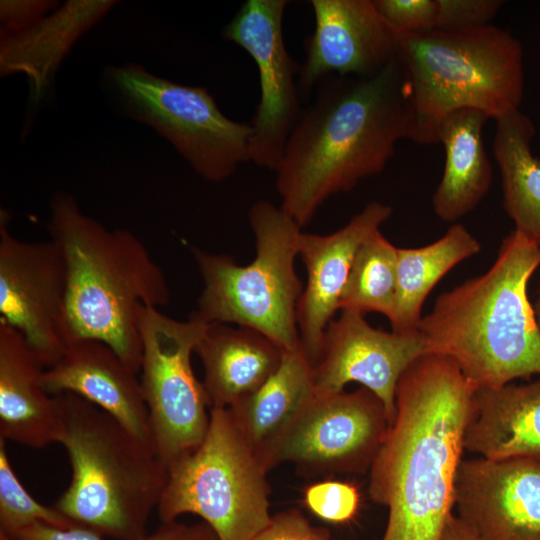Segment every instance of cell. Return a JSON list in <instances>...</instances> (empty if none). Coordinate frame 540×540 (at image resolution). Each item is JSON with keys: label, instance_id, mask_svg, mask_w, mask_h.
Returning <instances> with one entry per match:
<instances>
[{"label": "cell", "instance_id": "obj_1", "mask_svg": "<svg viewBox=\"0 0 540 540\" xmlns=\"http://www.w3.org/2000/svg\"><path fill=\"white\" fill-rule=\"evenodd\" d=\"M477 388L437 353L418 357L401 375L394 421L369 470V497L388 508L382 540L441 539Z\"/></svg>", "mask_w": 540, "mask_h": 540}, {"label": "cell", "instance_id": "obj_2", "mask_svg": "<svg viewBox=\"0 0 540 540\" xmlns=\"http://www.w3.org/2000/svg\"><path fill=\"white\" fill-rule=\"evenodd\" d=\"M410 113L401 65L395 58L370 76H330L301 111L276 166L281 209L301 227L331 196L381 173Z\"/></svg>", "mask_w": 540, "mask_h": 540}, {"label": "cell", "instance_id": "obj_3", "mask_svg": "<svg viewBox=\"0 0 540 540\" xmlns=\"http://www.w3.org/2000/svg\"><path fill=\"white\" fill-rule=\"evenodd\" d=\"M47 229L66 268L65 345L103 342L139 374L140 311L170 301L163 270L131 231L106 228L84 214L68 193L53 195Z\"/></svg>", "mask_w": 540, "mask_h": 540}, {"label": "cell", "instance_id": "obj_4", "mask_svg": "<svg viewBox=\"0 0 540 540\" xmlns=\"http://www.w3.org/2000/svg\"><path fill=\"white\" fill-rule=\"evenodd\" d=\"M540 246L515 229L487 272L439 295L418 331L430 352L450 357L481 388L540 375V327L528 282Z\"/></svg>", "mask_w": 540, "mask_h": 540}, {"label": "cell", "instance_id": "obj_5", "mask_svg": "<svg viewBox=\"0 0 540 540\" xmlns=\"http://www.w3.org/2000/svg\"><path fill=\"white\" fill-rule=\"evenodd\" d=\"M59 443L72 478L55 508L77 526L119 540H142L163 494L168 469L155 450L108 413L73 393L56 395Z\"/></svg>", "mask_w": 540, "mask_h": 540}, {"label": "cell", "instance_id": "obj_6", "mask_svg": "<svg viewBox=\"0 0 540 540\" xmlns=\"http://www.w3.org/2000/svg\"><path fill=\"white\" fill-rule=\"evenodd\" d=\"M396 57L408 94V139L438 143L441 121L472 108L496 120L519 109L523 97V49L500 27L397 35Z\"/></svg>", "mask_w": 540, "mask_h": 540}, {"label": "cell", "instance_id": "obj_7", "mask_svg": "<svg viewBox=\"0 0 540 540\" xmlns=\"http://www.w3.org/2000/svg\"><path fill=\"white\" fill-rule=\"evenodd\" d=\"M256 255L240 265L225 254L192 247L203 282L191 316L209 324L251 328L283 351L300 346L297 307L303 291L296 273L301 226L281 207L266 200L249 210Z\"/></svg>", "mask_w": 540, "mask_h": 540}, {"label": "cell", "instance_id": "obj_8", "mask_svg": "<svg viewBox=\"0 0 540 540\" xmlns=\"http://www.w3.org/2000/svg\"><path fill=\"white\" fill-rule=\"evenodd\" d=\"M267 474L228 408H211L201 444L168 468L159 518L194 514L220 540H250L272 518Z\"/></svg>", "mask_w": 540, "mask_h": 540}, {"label": "cell", "instance_id": "obj_9", "mask_svg": "<svg viewBox=\"0 0 540 540\" xmlns=\"http://www.w3.org/2000/svg\"><path fill=\"white\" fill-rule=\"evenodd\" d=\"M106 78L126 113L169 141L203 179L222 182L250 161V123L228 118L205 88L134 63L109 67Z\"/></svg>", "mask_w": 540, "mask_h": 540}, {"label": "cell", "instance_id": "obj_10", "mask_svg": "<svg viewBox=\"0 0 540 540\" xmlns=\"http://www.w3.org/2000/svg\"><path fill=\"white\" fill-rule=\"evenodd\" d=\"M206 327L191 315L180 321L159 308L143 306L140 311V383L155 452L167 469L195 450L208 430V398L191 363Z\"/></svg>", "mask_w": 540, "mask_h": 540}, {"label": "cell", "instance_id": "obj_11", "mask_svg": "<svg viewBox=\"0 0 540 540\" xmlns=\"http://www.w3.org/2000/svg\"><path fill=\"white\" fill-rule=\"evenodd\" d=\"M390 425L383 402L365 387L315 393L280 441L272 468L290 463L310 477L365 473Z\"/></svg>", "mask_w": 540, "mask_h": 540}, {"label": "cell", "instance_id": "obj_12", "mask_svg": "<svg viewBox=\"0 0 540 540\" xmlns=\"http://www.w3.org/2000/svg\"><path fill=\"white\" fill-rule=\"evenodd\" d=\"M287 0H247L222 37L242 47L259 72L260 100L250 122V161L275 170L302 111L299 68L283 38Z\"/></svg>", "mask_w": 540, "mask_h": 540}, {"label": "cell", "instance_id": "obj_13", "mask_svg": "<svg viewBox=\"0 0 540 540\" xmlns=\"http://www.w3.org/2000/svg\"><path fill=\"white\" fill-rule=\"evenodd\" d=\"M0 211V321L18 331L46 368L63 354L66 268L52 241L28 242L9 230Z\"/></svg>", "mask_w": 540, "mask_h": 540}, {"label": "cell", "instance_id": "obj_14", "mask_svg": "<svg viewBox=\"0 0 540 540\" xmlns=\"http://www.w3.org/2000/svg\"><path fill=\"white\" fill-rule=\"evenodd\" d=\"M363 315L341 310L327 326L312 364L314 391L335 394L351 382L360 383L383 402L392 424L401 375L418 357L431 352L419 331L403 334L376 329Z\"/></svg>", "mask_w": 540, "mask_h": 540}, {"label": "cell", "instance_id": "obj_15", "mask_svg": "<svg viewBox=\"0 0 540 540\" xmlns=\"http://www.w3.org/2000/svg\"><path fill=\"white\" fill-rule=\"evenodd\" d=\"M454 507L481 540H540V458L462 459Z\"/></svg>", "mask_w": 540, "mask_h": 540}, {"label": "cell", "instance_id": "obj_16", "mask_svg": "<svg viewBox=\"0 0 540 540\" xmlns=\"http://www.w3.org/2000/svg\"><path fill=\"white\" fill-rule=\"evenodd\" d=\"M314 32L305 41L298 86L308 95L330 76H370L396 56L397 35L373 0H311Z\"/></svg>", "mask_w": 540, "mask_h": 540}, {"label": "cell", "instance_id": "obj_17", "mask_svg": "<svg viewBox=\"0 0 540 540\" xmlns=\"http://www.w3.org/2000/svg\"><path fill=\"white\" fill-rule=\"evenodd\" d=\"M392 213L391 206L372 201L330 234H300L298 256L305 266L306 284L297 307V326L300 345L311 364L319 355L327 326L339 310L357 249L380 230Z\"/></svg>", "mask_w": 540, "mask_h": 540}, {"label": "cell", "instance_id": "obj_18", "mask_svg": "<svg viewBox=\"0 0 540 540\" xmlns=\"http://www.w3.org/2000/svg\"><path fill=\"white\" fill-rule=\"evenodd\" d=\"M137 375L105 343L80 340L66 345L61 357L45 369L42 383L51 395L69 392L96 405L155 450L149 411Z\"/></svg>", "mask_w": 540, "mask_h": 540}, {"label": "cell", "instance_id": "obj_19", "mask_svg": "<svg viewBox=\"0 0 540 540\" xmlns=\"http://www.w3.org/2000/svg\"><path fill=\"white\" fill-rule=\"evenodd\" d=\"M45 369L24 337L0 321V438L34 449L59 443L62 411L43 386Z\"/></svg>", "mask_w": 540, "mask_h": 540}, {"label": "cell", "instance_id": "obj_20", "mask_svg": "<svg viewBox=\"0 0 540 540\" xmlns=\"http://www.w3.org/2000/svg\"><path fill=\"white\" fill-rule=\"evenodd\" d=\"M115 0H68L34 25L0 36V75L22 74L37 103L76 42L115 5Z\"/></svg>", "mask_w": 540, "mask_h": 540}, {"label": "cell", "instance_id": "obj_21", "mask_svg": "<svg viewBox=\"0 0 540 540\" xmlns=\"http://www.w3.org/2000/svg\"><path fill=\"white\" fill-rule=\"evenodd\" d=\"M209 407L229 408L257 391L279 368L283 350L248 327L209 323L198 342Z\"/></svg>", "mask_w": 540, "mask_h": 540}, {"label": "cell", "instance_id": "obj_22", "mask_svg": "<svg viewBox=\"0 0 540 540\" xmlns=\"http://www.w3.org/2000/svg\"><path fill=\"white\" fill-rule=\"evenodd\" d=\"M463 446L493 460L540 458V379L498 388L478 387Z\"/></svg>", "mask_w": 540, "mask_h": 540}, {"label": "cell", "instance_id": "obj_23", "mask_svg": "<svg viewBox=\"0 0 540 540\" xmlns=\"http://www.w3.org/2000/svg\"><path fill=\"white\" fill-rule=\"evenodd\" d=\"M314 394L312 364L300 345L283 351L276 372L257 391L228 408L267 472L273 469L280 441Z\"/></svg>", "mask_w": 540, "mask_h": 540}, {"label": "cell", "instance_id": "obj_24", "mask_svg": "<svg viewBox=\"0 0 540 540\" xmlns=\"http://www.w3.org/2000/svg\"><path fill=\"white\" fill-rule=\"evenodd\" d=\"M488 119L483 111L464 108L440 123L437 138L445 150V163L432 205L444 222H456L472 212L490 189L492 166L482 138Z\"/></svg>", "mask_w": 540, "mask_h": 540}, {"label": "cell", "instance_id": "obj_25", "mask_svg": "<svg viewBox=\"0 0 540 540\" xmlns=\"http://www.w3.org/2000/svg\"><path fill=\"white\" fill-rule=\"evenodd\" d=\"M493 153L502 183L503 206L515 230L540 246V158L532 152V120L520 109L496 120Z\"/></svg>", "mask_w": 540, "mask_h": 540}, {"label": "cell", "instance_id": "obj_26", "mask_svg": "<svg viewBox=\"0 0 540 540\" xmlns=\"http://www.w3.org/2000/svg\"><path fill=\"white\" fill-rule=\"evenodd\" d=\"M480 250L479 241L460 223L426 246L398 248L396 297L389 319L392 331L417 333L423 304L432 289L453 267Z\"/></svg>", "mask_w": 540, "mask_h": 540}, {"label": "cell", "instance_id": "obj_27", "mask_svg": "<svg viewBox=\"0 0 540 540\" xmlns=\"http://www.w3.org/2000/svg\"><path fill=\"white\" fill-rule=\"evenodd\" d=\"M397 251L380 230L361 243L353 258L339 310L377 312L391 318L397 288Z\"/></svg>", "mask_w": 540, "mask_h": 540}, {"label": "cell", "instance_id": "obj_28", "mask_svg": "<svg viewBox=\"0 0 540 540\" xmlns=\"http://www.w3.org/2000/svg\"><path fill=\"white\" fill-rule=\"evenodd\" d=\"M6 441L0 438V533L9 537L35 524L57 528L77 526L55 507H48L27 491L8 458Z\"/></svg>", "mask_w": 540, "mask_h": 540}, {"label": "cell", "instance_id": "obj_29", "mask_svg": "<svg viewBox=\"0 0 540 540\" xmlns=\"http://www.w3.org/2000/svg\"><path fill=\"white\" fill-rule=\"evenodd\" d=\"M306 507L317 517L331 523L350 521L360 504L358 489L347 482L324 480L305 489Z\"/></svg>", "mask_w": 540, "mask_h": 540}, {"label": "cell", "instance_id": "obj_30", "mask_svg": "<svg viewBox=\"0 0 540 540\" xmlns=\"http://www.w3.org/2000/svg\"><path fill=\"white\" fill-rule=\"evenodd\" d=\"M501 0H437L436 30L463 32L491 25Z\"/></svg>", "mask_w": 540, "mask_h": 540}, {"label": "cell", "instance_id": "obj_31", "mask_svg": "<svg viewBox=\"0 0 540 540\" xmlns=\"http://www.w3.org/2000/svg\"><path fill=\"white\" fill-rule=\"evenodd\" d=\"M374 5L396 35L434 30L437 0H373Z\"/></svg>", "mask_w": 540, "mask_h": 540}, {"label": "cell", "instance_id": "obj_32", "mask_svg": "<svg viewBox=\"0 0 540 540\" xmlns=\"http://www.w3.org/2000/svg\"><path fill=\"white\" fill-rule=\"evenodd\" d=\"M183 525L177 521L162 523L156 531L142 540H176ZM11 538L13 540H104L100 534L80 526L57 528L43 523H35Z\"/></svg>", "mask_w": 540, "mask_h": 540}, {"label": "cell", "instance_id": "obj_33", "mask_svg": "<svg viewBox=\"0 0 540 540\" xmlns=\"http://www.w3.org/2000/svg\"><path fill=\"white\" fill-rule=\"evenodd\" d=\"M250 540H334L314 526L300 511L291 509L272 515L269 524Z\"/></svg>", "mask_w": 540, "mask_h": 540}, {"label": "cell", "instance_id": "obj_34", "mask_svg": "<svg viewBox=\"0 0 540 540\" xmlns=\"http://www.w3.org/2000/svg\"><path fill=\"white\" fill-rule=\"evenodd\" d=\"M51 0H2L0 2V36L29 28L59 6Z\"/></svg>", "mask_w": 540, "mask_h": 540}, {"label": "cell", "instance_id": "obj_35", "mask_svg": "<svg viewBox=\"0 0 540 540\" xmlns=\"http://www.w3.org/2000/svg\"><path fill=\"white\" fill-rule=\"evenodd\" d=\"M440 540H481L457 515L448 518Z\"/></svg>", "mask_w": 540, "mask_h": 540}, {"label": "cell", "instance_id": "obj_36", "mask_svg": "<svg viewBox=\"0 0 540 540\" xmlns=\"http://www.w3.org/2000/svg\"><path fill=\"white\" fill-rule=\"evenodd\" d=\"M176 540H220L216 533L205 523L183 525Z\"/></svg>", "mask_w": 540, "mask_h": 540}, {"label": "cell", "instance_id": "obj_37", "mask_svg": "<svg viewBox=\"0 0 540 540\" xmlns=\"http://www.w3.org/2000/svg\"><path fill=\"white\" fill-rule=\"evenodd\" d=\"M534 310H535L536 318H537V321H538V324H539V327H540V293H539L538 298H537V300L535 302Z\"/></svg>", "mask_w": 540, "mask_h": 540}, {"label": "cell", "instance_id": "obj_38", "mask_svg": "<svg viewBox=\"0 0 540 540\" xmlns=\"http://www.w3.org/2000/svg\"><path fill=\"white\" fill-rule=\"evenodd\" d=\"M539 293H540V289H539Z\"/></svg>", "mask_w": 540, "mask_h": 540}]
</instances>
